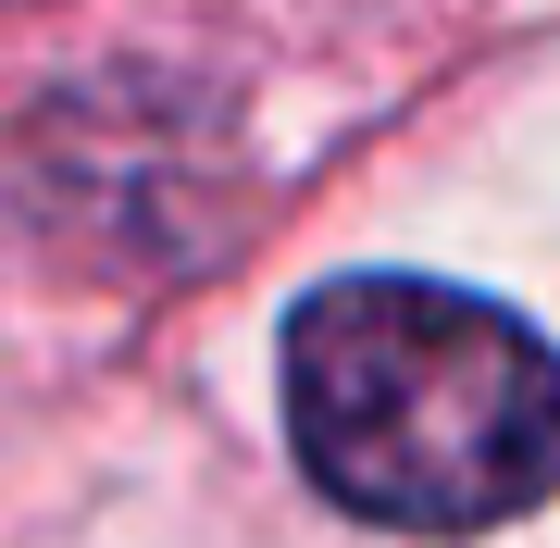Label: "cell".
Instances as JSON below:
<instances>
[{
    "label": "cell",
    "mask_w": 560,
    "mask_h": 548,
    "mask_svg": "<svg viewBox=\"0 0 560 548\" xmlns=\"http://www.w3.org/2000/svg\"><path fill=\"white\" fill-rule=\"evenodd\" d=\"M287 436L361 524L474 536L560 487V349L436 275H337L287 312Z\"/></svg>",
    "instance_id": "6da1fadb"
}]
</instances>
